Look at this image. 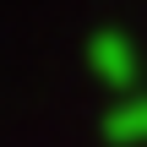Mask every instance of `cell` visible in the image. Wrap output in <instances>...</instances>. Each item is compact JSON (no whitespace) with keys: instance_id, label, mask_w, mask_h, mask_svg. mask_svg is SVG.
<instances>
[{"instance_id":"obj_1","label":"cell","mask_w":147,"mask_h":147,"mask_svg":"<svg viewBox=\"0 0 147 147\" xmlns=\"http://www.w3.org/2000/svg\"><path fill=\"white\" fill-rule=\"evenodd\" d=\"M98 65H104L98 76H109V82H125V76H131V55H125V44H115V55L98 44Z\"/></svg>"}]
</instances>
